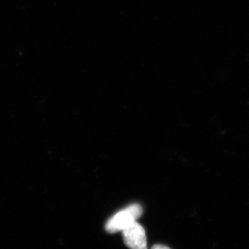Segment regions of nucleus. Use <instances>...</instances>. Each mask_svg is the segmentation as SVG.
<instances>
[{
    "instance_id": "obj_2",
    "label": "nucleus",
    "mask_w": 249,
    "mask_h": 249,
    "mask_svg": "<svg viewBox=\"0 0 249 249\" xmlns=\"http://www.w3.org/2000/svg\"><path fill=\"white\" fill-rule=\"evenodd\" d=\"M124 244L129 248L134 249H147V239L145 229L134 222L122 231Z\"/></svg>"
},
{
    "instance_id": "obj_3",
    "label": "nucleus",
    "mask_w": 249,
    "mask_h": 249,
    "mask_svg": "<svg viewBox=\"0 0 249 249\" xmlns=\"http://www.w3.org/2000/svg\"><path fill=\"white\" fill-rule=\"evenodd\" d=\"M152 249H169V247H167L165 245H157L154 246Z\"/></svg>"
},
{
    "instance_id": "obj_1",
    "label": "nucleus",
    "mask_w": 249,
    "mask_h": 249,
    "mask_svg": "<svg viewBox=\"0 0 249 249\" xmlns=\"http://www.w3.org/2000/svg\"><path fill=\"white\" fill-rule=\"evenodd\" d=\"M142 209L139 204H132L116 213L107 221L106 230L109 233L122 231L142 216Z\"/></svg>"
}]
</instances>
